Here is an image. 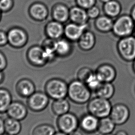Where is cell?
<instances>
[{
	"instance_id": "21",
	"label": "cell",
	"mask_w": 135,
	"mask_h": 135,
	"mask_svg": "<svg viewBox=\"0 0 135 135\" xmlns=\"http://www.w3.org/2000/svg\"><path fill=\"white\" fill-rule=\"evenodd\" d=\"M114 21L112 18L103 15L95 19L94 26L96 30L101 33H107L112 31Z\"/></svg>"
},
{
	"instance_id": "12",
	"label": "cell",
	"mask_w": 135,
	"mask_h": 135,
	"mask_svg": "<svg viewBox=\"0 0 135 135\" xmlns=\"http://www.w3.org/2000/svg\"><path fill=\"white\" fill-rule=\"evenodd\" d=\"M6 113L8 117L21 121L27 116L28 109L26 105L21 101H13L12 102Z\"/></svg>"
},
{
	"instance_id": "19",
	"label": "cell",
	"mask_w": 135,
	"mask_h": 135,
	"mask_svg": "<svg viewBox=\"0 0 135 135\" xmlns=\"http://www.w3.org/2000/svg\"><path fill=\"white\" fill-rule=\"evenodd\" d=\"M70 9L67 6L58 3L53 8L52 15L54 21L61 23H65L70 19Z\"/></svg>"
},
{
	"instance_id": "49",
	"label": "cell",
	"mask_w": 135,
	"mask_h": 135,
	"mask_svg": "<svg viewBox=\"0 0 135 135\" xmlns=\"http://www.w3.org/2000/svg\"><path fill=\"white\" fill-rule=\"evenodd\" d=\"M1 11L0 10V21H1Z\"/></svg>"
},
{
	"instance_id": "17",
	"label": "cell",
	"mask_w": 135,
	"mask_h": 135,
	"mask_svg": "<svg viewBox=\"0 0 135 135\" xmlns=\"http://www.w3.org/2000/svg\"><path fill=\"white\" fill-rule=\"evenodd\" d=\"M64 27L62 23L56 21H52L47 24L45 27V32L49 37L52 40L60 39L64 34Z\"/></svg>"
},
{
	"instance_id": "35",
	"label": "cell",
	"mask_w": 135,
	"mask_h": 135,
	"mask_svg": "<svg viewBox=\"0 0 135 135\" xmlns=\"http://www.w3.org/2000/svg\"><path fill=\"white\" fill-rule=\"evenodd\" d=\"M7 66V61L6 57L1 51H0V71L5 70Z\"/></svg>"
},
{
	"instance_id": "45",
	"label": "cell",
	"mask_w": 135,
	"mask_h": 135,
	"mask_svg": "<svg viewBox=\"0 0 135 135\" xmlns=\"http://www.w3.org/2000/svg\"><path fill=\"white\" fill-rule=\"evenodd\" d=\"M99 135L97 134H95V133H92V134H91V135Z\"/></svg>"
},
{
	"instance_id": "22",
	"label": "cell",
	"mask_w": 135,
	"mask_h": 135,
	"mask_svg": "<svg viewBox=\"0 0 135 135\" xmlns=\"http://www.w3.org/2000/svg\"><path fill=\"white\" fill-rule=\"evenodd\" d=\"M122 11V6L116 0H111L104 4L103 11L105 15L111 18L118 17Z\"/></svg>"
},
{
	"instance_id": "32",
	"label": "cell",
	"mask_w": 135,
	"mask_h": 135,
	"mask_svg": "<svg viewBox=\"0 0 135 135\" xmlns=\"http://www.w3.org/2000/svg\"><path fill=\"white\" fill-rule=\"evenodd\" d=\"M77 6L88 10L95 5L97 0H75Z\"/></svg>"
},
{
	"instance_id": "31",
	"label": "cell",
	"mask_w": 135,
	"mask_h": 135,
	"mask_svg": "<svg viewBox=\"0 0 135 135\" xmlns=\"http://www.w3.org/2000/svg\"><path fill=\"white\" fill-rule=\"evenodd\" d=\"M94 73V72L89 68H82L77 72V79L85 83Z\"/></svg>"
},
{
	"instance_id": "24",
	"label": "cell",
	"mask_w": 135,
	"mask_h": 135,
	"mask_svg": "<svg viewBox=\"0 0 135 135\" xmlns=\"http://www.w3.org/2000/svg\"><path fill=\"white\" fill-rule=\"evenodd\" d=\"M13 101L11 93L7 88H0V114L6 113Z\"/></svg>"
},
{
	"instance_id": "6",
	"label": "cell",
	"mask_w": 135,
	"mask_h": 135,
	"mask_svg": "<svg viewBox=\"0 0 135 135\" xmlns=\"http://www.w3.org/2000/svg\"><path fill=\"white\" fill-rule=\"evenodd\" d=\"M56 124L59 131L69 135L77 130L79 127V119L73 113L68 112L58 116Z\"/></svg>"
},
{
	"instance_id": "14",
	"label": "cell",
	"mask_w": 135,
	"mask_h": 135,
	"mask_svg": "<svg viewBox=\"0 0 135 135\" xmlns=\"http://www.w3.org/2000/svg\"><path fill=\"white\" fill-rule=\"evenodd\" d=\"M15 90L21 97L28 98L36 92V86L32 81L27 78H23L17 82Z\"/></svg>"
},
{
	"instance_id": "11",
	"label": "cell",
	"mask_w": 135,
	"mask_h": 135,
	"mask_svg": "<svg viewBox=\"0 0 135 135\" xmlns=\"http://www.w3.org/2000/svg\"><path fill=\"white\" fill-rule=\"evenodd\" d=\"M99 119L89 113L83 115L79 119V127L85 133L92 134L97 131Z\"/></svg>"
},
{
	"instance_id": "33",
	"label": "cell",
	"mask_w": 135,
	"mask_h": 135,
	"mask_svg": "<svg viewBox=\"0 0 135 135\" xmlns=\"http://www.w3.org/2000/svg\"><path fill=\"white\" fill-rule=\"evenodd\" d=\"M13 5V0H0V10L4 12L9 11Z\"/></svg>"
},
{
	"instance_id": "8",
	"label": "cell",
	"mask_w": 135,
	"mask_h": 135,
	"mask_svg": "<svg viewBox=\"0 0 135 135\" xmlns=\"http://www.w3.org/2000/svg\"><path fill=\"white\" fill-rule=\"evenodd\" d=\"M130 110L123 103H118L113 105L109 115L116 126H122L127 122L130 117Z\"/></svg>"
},
{
	"instance_id": "46",
	"label": "cell",
	"mask_w": 135,
	"mask_h": 135,
	"mask_svg": "<svg viewBox=\"0 0 135 135\" xmlns=\"http://www.w3.org/2000/svg\"><path fill=\"white\" fill-rule=\"evenodd\" d=\"M113 135V134H112V133H110V134H105V135Z\"/></svg>"
},
{
	"instance_id": "18",
	"label": "cell",
	"mask_w": 135,
	"mask_h": 135,
	"mask_svg": "<svg viewBox=\"0 0 135 135\" xmlns=\"http://www.w3.org/2000/svg\"><path fill=\"white\" fill-rule=\"evenodd\" d=\"M77 42L80 49L88 51L93 49L95 45V36L93 32L86 30Z\"/></svg>"
},
{
	"instance_id": "48",
	"label": "cell",
	"mask_w": 135,
	"mask_h": 135,
	"mask_svg": "<svg viewBox=\"0 0 135 135\" xmlns=\"http://www.w3.org/2000/svg\"><path fill=\"white\" fill-rule=\"evenodd\" d=\"M133 33L134 34V37H135V28H134V32H133Z\"/></svg>"
},
{
	"instance_id": "9",
	"label": "cell",
	"mask_w": 135,
	"mask_h": 135,
	"mask_svg": "<svg viewBox=\"0 0 135 135\" xmlns=\"http://www.w3.org/2000/svg\"><path fill=\"white\" fill-rule=\"evenodd\" d=\"M7 34L8 43L15 48L23 47L27 42V35L22 29L18 27L12 28Z\"/></svg>"
},
{
	"instance_id": "1",
	"label": "cell",
	"mask_w": 135,
	"mask_h": 135,
	"mask_svg": "<svg viewBox=\"0 0 135 135\" xmlns=\"http://www.w3.org/2000/svg\"><path fill=\"white\" fill-rule=\"evenodd\" d=\"M92 91L85 83L74 80L68 84V96L74 103L83 105L88 103L92 95Z\"/></svg>"
},
{
	"instance_id": "10",
	"label": "cell",
	"mask_w": 135,
	"mask_h": 135,
	"mask_svg": "<svg viewBox=\"0 0 135 135\" xmlns=\"http://www.w3.org/2000/svg\"><path fill=\"white\" fill-rule=\"evenodd\" d=\"M88 25H80L71 22L64 26V34L66 38L70 41H78L85 31H86Z\"/></svg>"
},
{
	"instance_id": "23",
	"label": "cell",
	"mask_w": 135,
	"mask_h": 135,
	"mask_svg": "<svg viewBox=\"0 0 135 135\" xmlns=\"http://www.w3.org/2000/svg\"><path fill=\"white\" fill-rule=\"evenodd\" d=\"M51 110L53 113L56 116H61L69 112L70 105L65 98L54 100L51 104Z\"/></svg>"
},
{
	"instance_id": "47",
	"label": "cell",
	"mask_w": 135,
	"mask_h": 135,
	"mask_svg": "<svg viewBox=\"0 0 135 135\" xmlns=\"http://www.w3.org/2000/svg\"><path fill=\"white\" fill-rule=\"evenodd\" d=\"M2 135H9V134H7V133H5L3 134H2Z\"/></svg>"
},
{
	"instance_id": "3",
	"label": "cell",
	"mask_w": 135,
	"mask_h": 135,
	"mask_svg": "<svg viewBox=\"0 0 135 135\" xmlns=\"http://www.w3.org/2000/svg\"><path fill=\"white\" fill-rule=\"evenodd\" d=\"M45 90L51 99H62L68 96V84L64 80L57 78H52L45 83Z\"/></svg>"
},
{
	"instance_id": "16",
	"label": "cell",
	"mask_w": 135,
	"mask_h": 135,
	"mask_svg": "<svg viewBox=\"0 0 135 135\" xmlns=\"http://www.w3.org/2000/svg\"><path fill=\"white\" fill-rule=\"evenodd\" d=\"M89 19L86 10L78 6H75L70 9V20L71 22L84 25L88 24Z\"/></svg>"
},
{
	"instance_id": "27",
	"label": "cell",
	"mask_w": 135,
	"mask_h": 135,
	"mask_svg": "<svg viewBox=\"0 0 135 135\" xmlns=\"http://www.w3.org/2000/svg\"><path fill=\"white\" fill-rule=\"evenodd\" d=\"M116 126L110 117H107L99 119L97 131L102 135L110 134L114 131Z\"/></svg>"
},
{
	"instance_id": "28",
	"label": "cell",
	"mask_w": 135,
	"mask_h": 135,
	"mask_svg": "<svg viewBox=\"0 0 135 135\" xmlns=\"http://www.w3.org/2000/svg\"><path fill=\"white\" fill-rule=\"evenodd\" d=\"M22 129L21 121L8 117L5 120V133L11 135H18Z\"/></svg>"
},
{
	"instance_id": "36",
	"label": "cell",
	"mask_w": 135,
	"mask_h": 135,
	"mask_svg": "<svg viewBox=\"0 0 135 135\" xmlns=\"http://www.w3.org/2000/svg\"><path fill=\"white\" fill-rule=\"evenodd\" d=\"M8 43V34L2 31H0V46L6 45Z\"/></svg>"
},
{
	"instance_id": "20",
	"label": "cell",
	"mask_w": 135,
	"mask_h": 135,
	"mask_svg": "<svg viewBox=\"0 0 135 135\" xmlns=\"http://www.w3.org/2000/svg\"><path fill=\"white\" fill-rule=\"evenodd\" d=\"M29 13L32 18L36 21H42L48 17V10L44 4L37 2L30 7Z\"/></svg>"
},
{
	"instance_id": "15",
	"label": "cell",
	"mask_w": 135,
	"mask_h": 135,
	"mask_svg": "<svg viewBox=\"0 0 135 135\" xmlns=\"http://www.w3.org/2000/svg\"><path fill=\"white\" fill-rule=\"evenodd\" d=\"M95 72L102 83H113L117 77L116 70L109 64L99 66Z\"/></svg>"
},
{
	"instance_id": "37",
	"label": "cell",
	"mask_w": 135,
	"mask_h": 135,
	"mask_svg": "<svg viewBox=\"0 0 135 135\" xmlns=\"http://www.w3.org/2000/svg\"><path fill=\"white\" fill-rule=\"evenodd\" d=\"M5 133V120L0 117V135H2Z\"/></svg>"
},
{
	"instance_id": "4",
	"label": "cell",
	"mask_w": 135,
	"mask_h": 135,
	"mask_svg": "<svg viewBox=\"0 0 135 135\" xmlns=\"http://www.w3.org/2000/svg\"><path fill=\"white\" fill-rule=\"evenodd\" d=\"M135 22L131 15H121L114 21L112 31L115 36L123 38L131 36L133 33Z\"/></svg>"
},
{
	"instance_id": "5",
	"label": "cell",
	"mask_w": 135,
	"mask_h": 135,
	"mask_svg": "<svg viewBox=\"0 0 135 135\" xmlns=\"http://www.w3.org/2000/svg\"><path fill=\"white\" fill-rule=\"evenodd\" d=\"M117 50L120 57L126 62L135 60V37L129 36L121 38L117 44Z\"/></svg>"
},
{
	"instance_id": "29",
	"label": "cell",
	"mask_w": 135,
	"mask_h": 135,
	"mask_svg": "<svg viewBox=\"0 0 135 135\" xmlns=\"http://www.w3.org/2000/svg\"><path fill=\"white\" fill-rule=\"evenodd\" d=\"M55 128L50 124H40L34 128L32 135H54L56 133Z\"/></svg>"
},
{
	"instance_id": "7",
	"label": "cell",
	"mask_w": 135,
	"mask_h": 135,
	"mask_svg": "<svg viewBox=\"0 0 135 135\" xmlns=\"http://www.w3.org/2000/svg\"><path fill=\"white\" fill-rule=\"evenodd\" d=\"M50 99L45 92L37 91L27 98V107L33 112H41L47 108Z\"/></svg>"
},
{
	"instance_id": "40",
	"label": "cell",
	"mask_w": 135,
	"mask_h": 135,
	"mask_svg": "<svg viewBox=\"0 0 135 135\" xmlns=\"http://www.w3.org/2000/svg\"><path fill=\"white\" fill-rule=\"evenodd\" d=\"M5 79V75L2 71H0V84H2Z\"/></svg>"
},
{
	"instance_id": "13",
	"label": "cell",
	"mask_w": 135,
	"mask_h": 135,
	"mask_svg": "<svg viewBox=\"0 0 135 135\" xmlns=\"http://www.w3.org/2000/svg\"><path fill=\"white\" fill-rule=\"evenodd\" d=\"M27 58L32 65L38 67L43 66L48 62L43 47L38 46H34L29 49Z\"/></svg>"
},
{
	"instance_id": "34",
	"label": "cell",
	"mask_w": 135,
	"mask_h": 135,
	"mask_svg": "<svg viewBox=\"0 0 135 135\" xmlns=\"http://www.w3.org/2000/svg\"><path fill=\"white\" fill-rule=\"evenodd\" d=\"M86 11L89 19L92 20H95L98 18L100 13V10L99 8L95 5L86 10Z\"/></svg>"
},
{
	"instance_id": "41",
	"label": "cell",
	"mask_w": 135,
	"mask_h": 135,
	"mask_svg": "<svg viewBox=\"0 0 135 135\" xmlns=\"http://www.w3.org/2000/svg\"><path fill=\"white\" fill-rule=\"evenodd\" d=\"M68 135H83V133L80 131H78L77 130H76L75 131L72 132L71 133H70V134Z\"/></svg>"
},
{
	"instance_id": "26",
	"label": "cell",
	"mask_w": 135,
	"mask_h": 135,
	"mask_svg": "<svg viewBox=\"0 0 135 135\" xmlns=\"http://www.w3.org/2000/svg\"><path fill=\"white\" fill-rule=\"evenodd\" d=\"M70 42L67 38L57 40L55 44L56 54L62 57L68 56L70 55L72 49Z\"/></svg>"
},
{
	"instance_id": "30",
	"label": "cell",
	"mask_w": 135,
	"mask_h": 135,
	"mask_svg": "<svg viewBox=\"0 0 135 135\" xmlns=\"http://www.w3.org/2000/svg\"><path fill=\"white\" fill-rule=\"evenodd\" d=\"M102 83L99 78L98 77L95 72H94L88 78L85 84L92 92H95L100 86Z\"/></svg>"
},
{
	"instance_id": "25",
	"label": "cell",
	"mask_w": 135,
	"mask_h": 135,
	"mask_svg": "<svg viewBox=\"0 0 135 135\" xmlns=\"http://www.w3.org/2000/svg\"><path fill=\"white\" fill-rule=\"evenodd\" d=\"M115 88L112 83H103L95 92L97 96L105 99H111L114 95Z\"/></svg>"
},
{
	"instance_id": "39",
	"label": "cell",
	"mask_w": 135,
	"mask_h": 135,
	"mask_svg": "<svg viewBox=\"0 0 135 135\" xmlns=\"http://www.w3.org/2000/svg\"><path fill=\"white\" fill-rule=\"evenodd\" d=\"M115 135H129L128 133L124 130H119L117 132Z\"/></svg>"
},
{
	"instance_id": "42",
	"label": "cell",
	"mask_w": 135,
	"mask_h": 135,
	"mask_svg": "<svg viewBox=\"0 0 135 135\" xmlns=\"http://www.w3.org/2000/svg\"><path fill=\"white\" fill-rule=\"evenodd\" d=\"M54 135H68L66 133H64L62 132L59 131V132H57L55 133V134Z\"/></svg>"
},
{
	"instance_id": "44",
	"label": "cell",
	"mask_w": 135,
	"mask_h": 135,
	"mask_svg": "<svg viewBox=\"0 0 135 135\" xmlns=\"http://www.w3.org/2000/svg\"><path fill=\"white\" fill-rule=\"evenodd\" d=\"M133 62H133V69L135 73V60Z\"/></svg>"
},
{
	"instance_id": "2",
	"label": "cell",
	"mask_w": 135,
	"mask_h": 135,
	"mask_svg": "<svg viewBox=\"0 0 135 135\" xmlns=\"http://www.w3.org/2000/svg\"><path fill=\"white\" fill-rule=\"evenodd\" d=\"M112 107L109 99L96 96L88 101L87 109L88 113L101 119L109 116Z\"/></svg>"
},
{
	"instance_id": "43",
	"label": "cell",
	"mask_w": 135,
	"mask_h": 135,
	"mask_svg": "<svg viewBox=\"0 0 135 135\" xmlns=\"http://www.w3.org/2000/svg\"><path fill=\"white\" fill-rule=\"evenodd\" d=\"M99 1H100L101 2L103 3L104 4H105V3L108 2L110 1L111 0H99Z\"/></svg>"
},
{
	"instance_id": "38",
	"label": "cell",
	"mask_w": 135,
	"mask_h": 135,
	"mask_svg": "<svg viewBox=\"0 0 135 135\" xmlns=\"http://www.w3.org/2000/svg\"><path fill=\"white\" fill-rule=\"evenodd\" d=\"M131 16L135 22V5L133 6L131 9Z\"/></svg>"
}]
</instances>
